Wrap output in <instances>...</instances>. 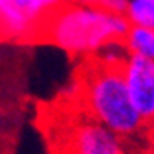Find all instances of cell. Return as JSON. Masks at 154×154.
<instances>
[{"mask_svg": "<svg viewBox=\"0 0 154 154\" xmlns=\"http://www.w3.org/2000/svg\"><path fill=\"white\" fill-rule=\"evenodd\" d=\"M129 27L124 14L66 0L46 19L41 36L71 56L93 58L109 42L122 41Z\"/></svg>", "mask_w": 154, "mask_h": 154, "instance_id": "cell-1", "label": "cell"}, {"mask_svg": "<svg viewBox=\"0 0 154 154\" xmlns=\"http://www.w3.org/2000/svg\"><path fill=\"white\" fill-rule=\"evenodd\" d=\"M90 59L82 82L85 113L120 137L140 134L146 127L131 102L120 68H112Z\"/></svg>", "mask_w": 154, "mask_h": 154, "instance_id": "cell-2", "label": "cell"}, {"mask_svg": "<svg viewBox=\"0 0 154 154\" xmlns=\"http://www.w3.org/2000/svg\"><path fill=\"white\" fill-rule=\"evenodd\" d=\"M66 0H0V39L26 41L41 36L53 10Z\"/></svg>", "mask_w": 154, "mask_h": 154, "instance_id": "cell-3", "label": "cell"}, {"mask_svg": "<svg viewBox=\"0 0 154 154\" xmlns=\"http://www.w3.org/2000/svg\"><path fill=\"white\" fill-rule=\"evenodd\" d=\"M63 147L64 154H127L122 137L86 113L73 122Z\"/></svg>", "mask_w": 154, "mask_h": 154, "instance_id": "cell-4", "label": "cell"}, {"mask_svg": "<svg viewBox=\"0 0 154 154\" xmlns=\"http://www.w3.org/2000/svg\"><path fill=\"white\" fill-rule=\"evenodd\" d=\"M120 69L136 112L146 125H154V63L127 56Z\"/></svg>", "mask_w": 154, "mask_h": 154, "instance_id": "cell-5", "label": "cell"}, {"mask_svg": "<svg viewBox=\"0 0 154 154\" xmlns=\"http://www.w3.org/2000/svg\"><path fill=\"white\" fill-rule=\"evenodd\" d=\"M129 56L147 59L154 63V29L131 26L122 39Z\"/></svg>", "mask_w": 154, "mask_h": 154, "instance_id": "cell-6", "label": "cell"}, {"mask_svg": "<svg viewBox=\"0 0 154 154\" xmlns=\"http://www.w3.org/2000/svg\"><path fill=\"white\" fill-rule=\"evenodd\" d=\"M124 15L131 26L154 29V0H129Z\"/></svg>", "mask_w": 154, "mask_h": 154, "instance_id": "cell-7", "label": "cell"}, {"mask_svg": "<svg viewBox=\"0 0 154 154\" xmlns=\"http://www.w3.org/2000/svg\"><path fill=\"white\" fill-rule=\"evenodd\" d=\"M127 49L124 48L122 41H113L103 46L102 49L97 53L91 59H95L98 63L105 64V66H112V68H120L124 61L127 59Z\"/></svg>", "mask_w": 154, "mask_h": 154, "instance_id": "cell-8", "label": "cell"}, {"mask_svg": "<svg viewBox=\"0 0 154 154\" xmlns=\"http://www.w3.org/2000/svg\"><path fill=\"white\" fill-rule=\"evenodd\" d=\"M127 2L129 0H100V5L102 9L113 12V14H124L127 7Z\"/></svg>", "mask_w": 154, "mask_h": 154, "instance_id": "cell-9", "label": "cell"}, {"mask_svg": "<svg viewBox=\"0 0 154 154\" xmlns=\"http://www.w3.org/2000/svg\"><path fill=\"white\" fill-rule=\"evenodd\" d=\"M69 2H75V4H83V5H100V0H69Z\"/></svg>", "mask_w": 154, "mask_h": 154, "instance_id": "cell-10", "label": "cell"}]
</instances>
